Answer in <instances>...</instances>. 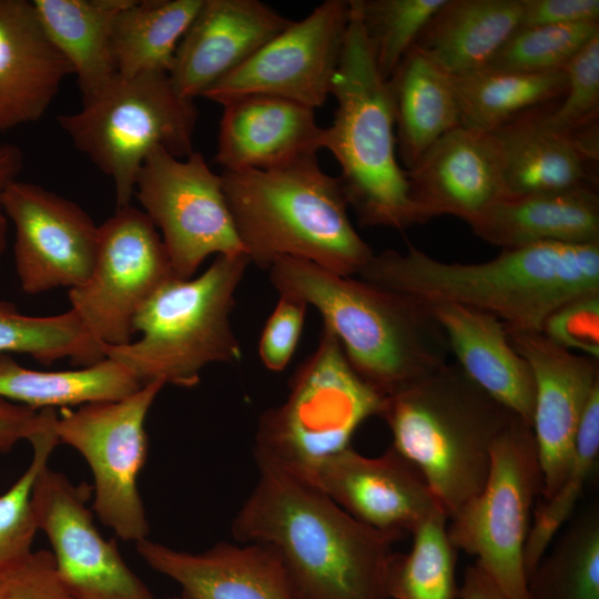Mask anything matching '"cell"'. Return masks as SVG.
<instances>
[{
  "instance_id": "2e32d148",
  "label": "cell",
  "mask_w": 599,
  "mask_h": 599,
  "mask_svg": "<svg viewBox=\"0 0 599 599\" xmlns=\"http://www.w3.org/2000/svg\"><path fill=\"white\" fill-rule=\"evenodd\" d=\"M0 205L16 229V271L22 290H69L89 277L98 253L99 225L77 203L40 185L14 181Z\"/></svg>"
},
{
  "instance_id": "bcb514c9",
  "label": "cell",
  "mask_w": 599,
  "mask_h": 599,
  "mask_svg": "<svg viewBox=\"0 0 599 599\" xmlns=\"http://www.w3.org/2000/svg\"><path fill=\"white\" fill-rule=\"evenodd\" d=\"M23 166V155L19 146L0 143V200L6 189L17 181Z\"/></svg>"
},
{
  "instance_id": "8992f818",
  "label": "cell",
  "mask_w": 599,
  "mask_h": 599,
  "mask_svg": "<svg viewBox=\"0 0 599 599\" xmlns=\"http://www.w3.org/2000/svg\"><path fill=\"white\" fill-rule=\"evenodd\" d=\"M331 95L334 119L324 128L322 149L341 167L337 176L363 226L404 231L420 224L406 171L397 160L393 104L377 69L355 0Z\"/></svg>"
},
{
  "instance_id": "9a60e30c",
  "label": "cell",
  "mask_w": 599,
  "mask_h": 599,
  "mask_svg": "<svg viewBox=\"0 0 599 599\" xmlns=\"http://www.w3.org/2000/svg\"><path fill=\"white\" fill-rule=\"evenodd\" d=\"M92 488L44 466L32 490L38 529L51 545L57 571L74 599H156L105 539L88 507Z\"/></svg>"
},
{
  "instance_id": "5bb4252c",
  "label": "cell",
  "mask_w": 599,
  "mask_h": 599,
  "mask_svg": "<svg viewBox=\"0 0 599 599\" xmlns=\"http://www.w3.org/2000/svg\"><path fill=\"white\" fill-rule=\"evenodd\" d=\"M349 21V0H326L292 21L203 98L221 105L247 94L285 98L314 110L328 95Z\"/></svg>"
},
{
  "instance_id": "e575fe53",
  "label": "cell",
  "mask_w": 599,
  "mask_h": 599,
  "mask_svg": "<svg viewBox=\"0 0 599 599\" xmlns=\"http://www.w3.org/2000/svg\"><path fill=\"white\" fill-rule=\"evenodd\" d=\"M104 346L71 308L53 316H29L0 301V355L28 354L44 365L69 358L85 367L105 358Z\"/></svg>"
},
{
  "instance_id": "60d3db41",
  "label": "cell",
  "mask_w": 599,
  "mask_h": 599,
  "mask_svg": "<svg viewBox=\"0 0 599 599\" xmlns=\"http://www.w3.org/2000/svg\"><path fill=\"white\" fill-rule=\"evenodd\" d=\"M0 599H74L51 551L41 549L0 567Z\"/></svg>"
},
{
  "instance_id": "4dcf8cb0",
  "label": "cell",
  "mask_w": 599,
  "mask_h": 599,
  "mask_svg": "<svg viewBox=\"0 0 599 599\" xmlns=\"http://www.w3.org/2000/svg\"><path fill=\"white\" fill-rule=\"evenodd\" d=\"M141 386L129 369L109 357L80 369L43 372L26 368L8 354L0 355V398L32 409L116 400Z\"/></svg>"
},
{
  "instance_id": "ab89813d",
  "label": "cell",
  "mask_w": 599,
  "mask_h": 599,
  "mask_svg": "<svg viewBox=\"0 0 599 599\" xmlns=\"http://www.w3.org/2000/svg\"><path fill=\"white\" fill-rule=\"evenodd\" d=\"M566 91L557 108L546 110V122L578 141L598 139L599 34L566 65Z\"/></svg>"
},
{
  "instance_id": "5b68a950",
  "label": "cell",
  "mask_w": 599,
  "mask_h": 599,
  "mask_svg": "<svg viewBox=\"0 0 599 599\" xmlns=\"http://www.w3.org/2000/svg\"><path fill=\"white\" fill-rule=\"evenodd\" d=\"M515 416L447 362L385 397L378 417L449 520L485 486L493 445Z\"/></svg>"
},
{
  "instance_id": "e0dca14e",
  "label": "cell",
  "mask_w": 599,
  "mask_h": 599,
  "mask_svg": "<svg viewBox=\"0 0 599 599\" xmlns=\"http://www.w3.org/2000/svg\"><path fill=\"white\" fill-rule=\"evenodd\" d=\"M506 331L534 374L531 428L542 474L539 499L547 500L568 474L581 417L599 388V359L572 353L540 331Z\"/></svg>"
},
{
  "instance_id": "7dc6e473",
  "label": "cell",
  "mask_w": 599,
  "mask_h": 599,
  "mask_svg": "<svg viewBox=\"0 0 599 599\" xmlns=\"http://www.w3.org/2000/svg\"><path fill=\"white\" fill-rule=\"evenodd\" d=\"M7 233H8V217L6 216L0 205V256L6 248Z\"/></svg>"
},
{
  "instance_id": "ee69618b",
  "label": "cell",
  "mask_w": 599,
  "mask_h": 599,
  "mask_svg": "<svg viewBox=\"0 0 599 599\" xmlns=\"http://www.w3.org/2000/svg\"><path fill=\"white\" fill-rule=\"evenodd\" d=\"M599 23L598 0H521L520 27Z\"/></svg>"
},
{
  "instance_id": "d4e9b609",
  "label": "cell",
  "mask_w": 599,
  "mask_h": 599,
  "mask_svg": "<svg viewBox=\"0 0 599 599\" xmlns=\"http://www.w3.org/2000/svg\"><path fill=\"white\" fill-rule=\"evenodd\" d=\"M502 250L540 242L599 243V195L593 186L504 196L470 224Z\"/></svg>"
},
{
  "instance_id": "836d02e7",
  "label": "cell",
  "mask_w": 599,
  "mask_h": 599,
  "mask_svg": "<svg viewBox=\"0 0 599 599\" xmlns=\"http://www.w3.org/2000/svg\"><path fill=\"white\" fill-rule=\"evenodd\" d=\"M447 525L446 512L436 510L413 530L410 550L394 552L386 578L389 599H458L457 549Z\"/></svg>"
},
{
  "instance_id": "30bf717a",
  "label": "cell",
  "mask_w": 599,
  "mask_h": 599,
  "mask_svg": "<svg viewBox=\"0 0 599 599\" xmlns=\"http://www.w3.org/2000/svg\"><path fill=\"white\" fill-rule=\"evenodd\" d=\"M541 490L532 428L515 416L493 445L485 486L448 520L453 546L475 556L509 599H527L524 552Z\"/></svg>"
},
{
  "instance_id": "7402d4cb",
  "label": "cell",
  "mask_w": 599,
  "mask_h": 599,
  "mask_svg": "<svg viewBox=\"0 0 599 599\" xmlns=\"http://www.w3.org/2000/svg\"><path fill=\"white\" fill-rule=\"evenodd\" d=\"M135 548L186 599H296L281 561L264 545L219 542L192 554L144 538Z\"/></svg>"
},
{
  "instance_id": "4fadbf2b",
  "label": "cell",
  "mask_w": 599,
  "mask_h": 599,
  "mask_svg": "<svg viewBox=\"0 0 599 599\" xmlns=\"http://www.w3.org/2000/svg\"><path fill=\"white\" fill-rule=\"evenodd\" d=\"M173 277L162 237L134 206L116 207L99 225V246L87 281L69 290L71 309L106 346L132 342L133 321L143 304Z\"/></svg>"
},
{
  "instance_id": "9c48e42d",
  "label": "cell",
  "mask_w": 599,
  "mask_h": 599,
  "mask_svg": "<svg viewBox=\"0 0 599 599\" xmlns=\"http://www.w3.org/2000/svg\"><path fill=\"white\" fill-rule=\"evenodd\" d=\"M194 100L181 97L166 73L119 75L94 101L58 118L73 145L112 179L116 207L130 205L146 156L162 148L179 159L193 153Z\"/></svg>"
},
{
  "instance_id": "52a82bcc",
  "label": "cell",
  "mask_w": 599,
  "mask_h": 599,
  "mask_svg": "<svg viewBox=\"0 0 599 599\" xmlns=\"http://www.w3.org/2000/svg\"><path fill=\"white\" fill-rule=\"evenodd\" d=\"M250 264L246 254L217 255L197 277H171L135 315L133 329L140 337L105 345V357L123 365L141 385L179 387L195 386L211 363H238L242 348L231 313Z\"/></svg>"
},
{
  "instance_id": "484cf974",
  "label": "cell",
  "mask_w": 599,
  "mask_h": 599,
  "mask_svg": "<svg viewBox=\"0 0 599 599\" xmlns=\"http://www.w3.org/2000/svg\"><path fill=\"white\" fill-rule=\"evenodd\" d=\"M545 113L542 106L534 109L493 132L501 154L505 196L593 186L588 163L598 156L554 130Z\"/></svg>"
},
{
  "instance_id": "8fae6325",
  "label": "cell",
  "mask_w": 599,
  "mask_h": 599,
  "mask_svg": "<svg viewBox=\"0 0 599 599\" xmlns=\"http://www.w3.org/2000/svg\"><path fill=\"white\" fill-rule=\"evenodd\" d=\"M164 386L152 382L121 399L63 408L54 423L59 443L90 466L94 512L124 541L136 542L150 531L138 478L148 457L146 415Z\"/></svg>"
},
{
  "instance_id": "ba28073f",
  "label": "cell",
  "mask_w": 599,
  "mask_h": 599,
  "mask_svg": "<svg viewBox=\"0 0 599 599\" xmlns=\"http://www.w3.org/2000/svg\"><path fill=\"white\" fill-rule=\"evenodd\" d=\"M384 399L354 372L337 337L323 325L316 348L290 379L286 399L260 417L256 464L314 485L324 463L351 447L366 419L379 416Z\"/></svg>"
},
{
  "instance_id": "1f68e13d",
  "label": "cell",
  "mask_w": 599,
  "mask_h": 599,
  "mask_svg": "<svg viewBox=\"0 0 599 599\" xmlns=\"http://www.w3.org/2000/svg\"><path fill=\"white\" fill-rule=\"evenodd\" d=\"M203 0H131L113 21L111 42L118 73H166Z\"/></svg>"
},
{
  "instance_id": "f546056e",
  "label": "cell",
  "mask_w": 599,
  "mask_h": 599,
  "mask_svg": "<svg viewBox=\"0 0 599 599\" xmlns=\"http://www.w3.org/2000/svg\"><path fill=\"white\" fill-rule=\"evenodd\" d=\"M450 79L460 126L487 133L562 98L566 91L564 70L522 73L485 67Z\"/></svg>"
},
{
  "instance_id": "f35d334b",
  "label": "cell",
  "mask_w": 599,
  "mask_h": 599,
  "mask_svg": "<svg viewBox=\"0 0 599 599\" xmlns=\"http://www.w3.org/2000/svg\"><path fill=\"white\" fill-rule=\"evenodd\" d=\"M33 457L20 478L0 496V567L32 551L38 530L32 508V490L41 469L48 465L53 448L59 444L53 429L39 432L29 439Z\"/></svg>"
},
{
  "instance_id": "d6986e66",
  "label": "cell",
  "mask_w": 599,
  "mask_h": 599,
  "mask_svg": "<svg viewBox=\"0 0 599 599\" xmlns=\"http://www.w3.org/2000/svg\"><path fill=\"white\" fill-rule=\"evenodd\" d=\"M405 171L420 224L440 215L470 224L506 195L501 154L493 133L459 125Z\"/></svg>"
},
{
  "instance_id": "6da1fadb",
  "label": "cell",
  "mask_w": 599,
  "mask_h": 599,
  "mask_svg": "<svg viewBox=\"0 0 599 599\" xmlns=\"http://www.w3.org/2000/svg\"><path fill=\"white\" fill-rule=\"evenodd\" d=\"M238 509L232 535L271 548L296 599H389L394 544L345 511L316 486L267 464Z\"/></svg>"
},
{
  "instance_id": "b9f144b4",
  "label": "cell",
  "mask_w": 599,
  "mask_h": 599,
  "mask_svg": "<svg viewBox=\"0 0 599 599\" xmlns=\"http://www.w3.org/2000/svg\"><path fill=\"white\" fill-rule=\"evenodd\" d=\"M541 332L566 349L599 359V294L564 304L547 317Z\"/></svg>"
},
{
  "instance_id": "d590c367",
  "label": "cell",
  "mask_w": 599,
  "mask_h": 599,
  "mask_svg": "<svg viewBox=\"0 0 599 599\" xmlns=\"http://www.w3.org/2000/svg\"><path fill=\"white\" fill-rule=\"evenodd\" d=\"M599 457V388L581 417L571 464L558 490L547 500H537L525 546L527 578L558 532L571 518Z\"/></svg>"
},
{
  "instance_id": "3957f363",
  "label": "cell",
  "mask_w": 599,
  "mask_h": 599,
  "mask_svg": "<svg viewBox=\"0 0 599 599\" xmlns=\"http://www.w3.org/2000/svg\"><path fill=\"white\" fill-rule=\"evenodd\" d=\"M268 270L278 294L319 312L351 367L382 396L447 363V337L428 303L301 258L281 257Z\"/></svg>"
},
{
  "instance_id": "83f0119b",
  "label": "cell",
  "mask_w": 599,
  "mask_h": 599,
  "mask_svg": "<svg viewBox=\"0 0 599 599\" xmlns=\"http://www.w3.org/2000/svg\"><path fill=\"white\" fill-rule=\"evenodd\" d=\"M131 0H33L38 18L77 75L82 105L100 97L119 77L111 31Z\"/></svg>"
},
{
  "instance_id": "8d00e7d4",
  "label": "cell",
  "mask_w": 599,
  "mask_h": 599,
  "mask_svg": "<svg viewBox=\"0 0 599 599\" xmlns=\"http://www.w3.org/2000/svg\"><path fill=\"white\" fill-rule=\"evenodd\" d=\"M378 71L388 79L446 0H355Z\"/></svg>"
},
{
  "instance_id": "c3c4849f",
  "label": "cell",
  "mask_w": 599,
  "mask_h": 599,
  "mask_svg": "<svg viewBox=\"0 0 599 599\" xmlns=\"http://www.w3.org/2000/svg\"><path fill=\"white\" fill-rule=\"evenodd\" d=\"M166 599H186V598L182 595L180 597H171V598H166Z\"/></svg>"
},
{
  "instance_id": "f1b7e54d",
  "label": "cell",
  "mask_w": 599,
  "mask_h": 599,
  "mask_svg": "<svg viewBox=\"0 0 599 599\" xmlns=\"http://www.w3.org/2000/svg\"><path fill=\"white\" fill-rule=\"evenodd\" d=\"M387 84L398 155L405 170H409L436 141L460 125L451 79L412 48Z\"/></svg>"
},
{
  "instance_id": "74e56055",
  "label": "cell",
  "mask_w": 599,
  "mask_h": 599,
  "mask_svg": "<svg viewBox=\"0 0 599 599\" xmlns=\"http://www.w3.org/2000/svg\"><path fill=\"white\" fill-rule=\"evenodd\" d=\"M597 34L599 23L519 27L487 67L522 73L562 71Z\"/></svg>"
},
{
  "instance_id": "7bdbcfd3",
  "label": "cell",
  "mask_w": 599,
  "mask_h": 599,
  "mask_svg": "<svg viewBox=\"0 0 599 599\" xmlns=\"http://www.w3.org/2000/svg\"><path fill=\"white\" fill-rule=\"evenodd\" d=\"M307 307L294 296L280 294L258 342L260 358L268 370L282 372L288 365L301 338Z\"/></svg>"
},
{
  "instance_id": "ffe728a7",
  "label": "cell",
  "mask_w": 599,
  "mask_h": 599,
  "mask_svg": "<svg viewBox=\"0 0 599 599\" xmlns=\"http://www.w3.org/2000/svg\"><path fill=\"white\" fill-rule=\"evenodd\" d=\"M291 22L258 0H203L176 48L173 88L185 99L203 97Z\"/></svg>"
},
{
  "instance_id": "7a4b0ae2",
  "label": "cell",
  "mask_w": 599,
  "mask_h": 599,
  "mask_svg": "<svg viewBox=\"0 0 599 599\" xmlns=\"http://www.w3.org/2000/svg\"><path fill=\"white\" fill-rule=\"evenodd\" d=\"M359 278L426 303L487 313L511 331H540L564 304L599 294V243L540 242L480 263H448L409 245L374 253Z\"/></svg>"
},
{
  "instance_id": "ac0fdd59",
  "label": "cell",
  "mask_w": 599,
  "mask_h": 599,
  "mask_svg": "<svg viewBox=\"0 0 599 599\" xmlns=\"http://www.w3.org/2000/svg\"><path fill=\"white\" fill-rule=\"evenodd\" d=\"M314 486L357 520L402 535L443 509L418 470L392 446L377 457L344 449L324 463Z\"/></svg>"
},
{
  "instance_id": "603a6c76",
  "label": "cell",
  "mask_w": 599,
  "mask_h": 599,
  "mask_svg": "<svg viewBox=\"0 0 599 599\" xmlns=\"http://www.w3.org/2000/svg\"><path fill=\"white\" fill-rule=\"evenodd\" d=\"M71 74L32 1L0 0V133L40 120Z\"/></svg>"
},
{
  "instance_id": "d6a6232c",
  "label": "cell",
  "mask_w": 599,
  "mask_h": 599,
  "mask_svg": "<svg viewBox=\"0 0 599 599\" xmlns=\"http://www.w3.org/2000/svg\"><path fill=\"white\" fill-rule=\"evenodd\" d=\"M527 599H599V505L568 520L527 578Z\"/></svg>"
},
{
  "instance_id": "f6af8a7d",
  "label": "cell",
  "mask_w": 599,
  "mask_h": 599,
  "mask_svg": "<svg viewBox=\"0 0 599 599\" xmlns=\"http://www.w3.org/2000/svg\"><path fill=\"white\" fill-rule=\"evenodd\" d=\"M458 599H509L477 564L466 568Z\"/></svg>"
},
{
  "instance_id": "7c38bea8",
  "label": "cell",
  "mask_w": 599,
  "mask_h": 599,
  "mask_svg": "<svg viewBox=\"0 0 599 599\" xmlns=\"http://www.w3.org/2000/svg\"><path fill=\"white\" fill-rule=\"evenodd\" d=\"M134 195L160 230L173 276L192 278L210 255L245 254L215 174L199 152L179 159L162 148L144 160Z\"/></svg>"
},
{
  "instance_id": "44dd1931",
  "label": "cell",
  "mask_w": 599,
  "mask_h": 599,
  "mask_svg": "<svg viewBox=\"0 0 599 599\" xmlns=\"http://www.w3.org/2000/svg\"><path fill=\"white\" fill-rule=\"evenodd\" d=\"M215 161L223 171L272 170L322 149L315 110L268 94H247L223 105Z\"/></svg>"
},
{
  "instance_id": "cb8c5ba5",
  "label": "cell",
  "mask_w": 599,
  "mask_h": 599,
  "mask_svg": "<svg viewBox=\"0 0 599 599\" xmlns=\"http://www.w3.org/2000/svg\"><path fill=\"white\" fill-rule=\"evenodd\" d=\"M456 363L485 392L531 426L535 379L496 317L454 303H428Z\"/></svg>"
},
{
  "instance_id": "4316f807",
  "label": "cell",
  "mask_w": 599,
  "mask_h": 599,
  "mask_svg": "<svg viewBox=\"0 0 599 599\" xmlns=\"http://www.w3.org/2000/svg\"><path fill=\"white\" fill-rule=\"evenodd\" d=\"M520 22L521 0H446L413 48L458 77L487 67Z\"/></svg>"
},
{
  "instance_id": "277c9868",
  "label": "cell",
  "mask_w": 599,
  "mask_h": 599,
  "mask_svg": "<svg viewBox=\"0 0 599 599\" xmlns=\"http://www.w3.org/2000/svg\"><path fill=\"white\" fill-rule=\"evenodd\" d=\"M224 194L250 262L270 268L281 257L354 276L374 255L348 215L337 176L317 155L272 170L223 171Z\"/></svg>"
}]
</instances>
